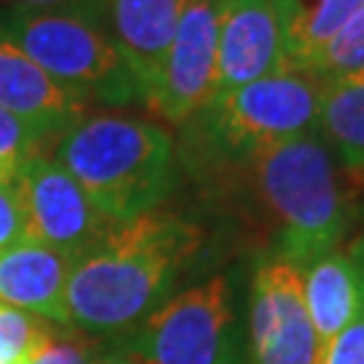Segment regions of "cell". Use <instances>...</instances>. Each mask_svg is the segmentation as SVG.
Returning <instances> with one entry per match:
<instances>
[{"label": "cell", "mask_w": 364, "mask_h": 364, "mask_svg": "<svg viewBox=\"0 0 364 364\" xmlns=\"http://www.w3.org/2000/svg\"><path fill=\"white\" fill-rule=\"evenodd\" d=\"M200 243L203 232L192 221L159 208L114 224V230L70 267L68 326L97 338L132 332L170 299Z\"/></svg>", "instance_id": "cell-1"}, {"label": "cell", "mask_w": 364, "mask_h": 364, "mask_svg": "<svg viewBox=\"0 0 364 364\" xmlns=\"http://www.w3.org/2000/svg\"><path fill=\"white\" fill-rule=\"evenodd\" d=\"M326 84L302 68L284 65L246 87L210 97L181 127L176 156L189 173L246 170L291 138L316 132Z\"/></svg>", "instance_id": "cell-2"}, {"label": "cell", "mask_w": 364, "mask_h": 364, "mask_svg": "<svg viewBox=\"0 0 364 364\" xmlns=\"http://www.w3.org/2000/svg\"><path fill=\"white\" fill-rule=\"evenodd\" d=\"M54 159L114 224L156 210L178 183L173 135L124 114L81 117L54 141Z\"/></svg>", "instance_id": "cell-3"}, {"label": "cell", "mask_w": 364, "mask_h": 364, "mask_svg": "<svg viewBox=\"0 0 364 364\" xmlns=\"http://www.w3.org/2000/svg\"><path fill=\"white\" fill-rule=\"evenodd\" d=\"M246 170L275 224L281 259L305 270L338 248L348 227V197L335 156L316 132L264 151Z\"/></svg>", "instance_id": "cell-4"}, {"label": "cell", "mask_w": 364, "mask_h": 364, "mask_svg": "<svg viewBox=\"0 0 364 364\" xmlns=\"http://www.w3.org/2000/svg\"><path fill=\"white\" fill-rule=\"evenodd\" d=\"M0 36L81 103H144L138 78L105 27L100 0H70L60 9L14 6L0 16Z\"/></svg>", "instance_id": "cell-5"}, {"label": "cell", "mask_w": 364, "mask_h": 364, "mask_svg": "<svg viewBox=\"0 0 364 364\" xmlns=\"http://www.w3.org/2000/svg\"><path fill=\"white\" fill-rule=\"evenodd\" d=\"M119 351L138 364H240V335L227 278L213 275L165 299L119 338Z\"/></svg>", "instance_id": "cell-6"}, {"label": "cell", "mask_w": 364, "mask_h": 364, "mask_svg": "<svg viewBox=\"0 0 364 364\" xmlns=\"http://www.w3.org/2000/svg\"><path fill=\"white\" fill-rule=\"evenodd\" d=\"M14 189L22 203L27 240L78 262L114 230L87 192L54 156L36 154L19 170Z\"/></svg>", "instance_id": "cell-7"}, {"label": "cell", "mask_w": 364, "mask_h": 364, "mask_svg": "<svg viewBox=\"0 0 364 364\" xmlns=\"http://www.w3.org/2000/svg\"><path fill=\"white\" fill-rule=\"evenodd\" d=\"M232 0H183L162 76L146 105L168 124H183L216 95L219 36Z\"/></svg>", "instance_id": "cell-8"}, {"label": "cell", "mask_w": 364, "mask_h": 364, "mask_svg": "<svg viewBox=\"0 0 364 364\" xmlns=\"http://www.w3.org/2000/svg\"><path fill=\"white\" fill-rule=\"evenodd\" d=\"M318 351L302 270L281 257L262 262L248 297V364H316Z\"/></svg>", "instance_id": "cell-9"}, {"label": "cell", "mask_w": 364, "mask_h": 364, "mask_svg": "<svg viewBox=\"0 0 364 364\" xmlns=\"http://www.w3.org/2000/svg\"><path fill=\"white\" fill-rule=\"evenodd\" d=\"M284 63L287 0H232L221 22L216 95L270 76Z\"/></svg>", "instance_id": "cell-10"}, {"label": "cell", "mask_w": 364, "mask_h": 364, "mask_svg": "<svg viewBox=\"0 0 364 364\" xmlns=\"http://www.w3.org/2000/svg\"><path fill=\"white\" fill-rule=\"evenodd\" d=\"M0 108L27 122L46 141H57L84 117L87 103L57 84L16 43L0 36Z\"/></svg>", "instance_id": "cell-11"}, {"label": "cell", "mask_w": 364, "mask_h": 364, "mask_svg": "<svg viewBox=\"0 0 364 364\" xmlns=\"http://www.w3.org/2000/svg\"><path fill=\"white\" fill-rule=\"evenodd\" d=\"M183 0H100L105 27L135 73L144 103L154 95Z\"/></svg>", "instance_id": "cell-12"}, {"label": "cell", "mask_w": 364, "mask_h": 364, "mask_svg": "<svg viewBox=\"0 0 364 364\" xmlns=\"http://www.w3.org/2000/svg\"><path fill=\"white\" fill-rule=\"evenodd\" d=\"M73 262L52 248L25 240L0 251V302L52 324L68 326L65 289Z\"/></svg>", "instance_id": "cell-13"}, {"label": "cell", "mask_w": 364, "mask_h": 364, "mask_svg": "<svg viewBox=\"0 0 364 364\" xmlns=\"http://www.w3.org/2000/svg\"><path fill=\"white\" fill-rule=\"evenodd\" d=\"M302 289L318 343L326 346L351 321L362 299V267L353 248H335L311 262L302 273Z\"/></svg>", "instance_id": "cell-14"}, {"label": "cell", "mask_w": 364, "mask_h": 364, "mask_svg": "<svg viewBox=\"0 0 364 364\" xmlns=\"http://www.w3.org/2000/svg\"><path fill=\"white\" fill-rule=\"evenodd\" d=\"M316 135L348 170H364V70L326 84Z\"/></svg>", "instance_id": "cell-15"}, {"label": "cell", "mask_w": 364, "mask_h": 364, "mask_svg": "<svg viewBox=\"0 0 364 364\" xmlns=\"http://www.w3.org/2000/svg\"><path fill=\"white\" fill-rule=\"evenodd\" d=\"M364 0H287V63L305 68Z\"/></svg>", "instance_id": "cell-16"}, {"label": "cell", "mask_w": 364, "mask_h": 364, "mask_svg": "<svg viewBox=\"0 0 364 364\" xmlns=\"http://www.w3.org/2000/svg\"><path fill=\"white\" fill-rule=\"evenodd\" d=\"M321 78L324 84H332L338 78L353 76L364 70V9L353 14L346 25L340 27L326 46L302 68Z\"/></svg>", "instance_id": "cell-17"}, {"label": "cell", "mask_w": 364, "mask_h": 364, "mask_svg": "<svg viewBox=\"0 0 364 364\" xmlns=\"http://www.w3.org/2000/svg\"><path fill=\"white\" fill-rule=\"evenodd\" d=\"M52 332V321L0 302V364H27Z\"/></svg>", "instance_id": "cell-18"}, {"label": "cell", "mask_w": 364, "mask_h": 364, "mask_svg": "<svg viewBox=\"0 0 364 364\" xmlns=\"http://www.w3.org/2000/svg\"><path fill=\"white\" fill-rule=\"evenodd\" d=\"M46 138L38 135L27 122L0 108V181L14 183L27 159L41 154Z\"/></svg>", "instance_id": "cell-19"}, {"label": "cell", "mask_w": 364, "mask_h": 364, "mask_svg": "<svg viewBox=\"0 0 364 364\" xmlns=\"http://www.w3.org/2000/svg\"><path fill=\"white\" fill-rule=\"evenodd\" d=\"M351 248L362 267V299L353 318L343 326V332L321 346L316 364H364V235L359 240H353Z\"/></svg>", "instance_id": "cell-20"}, {"label": "cell", "mask_w": 364, "mask_h": 364, "mask_svg": "<svg viewBox=\"0 0 364 364\" xmlns=\"http://www.w3.org/2000/svg\"><path fill=\"white\" fill-rule=\"evenodd\" d=\"M27 364H92V348L81 335H63L54 329L46 346Z\"/></svg>", "instance_id": "cell-21"}, {"label": "cell", "mask_w": 364, "mask_h": 364, "mask_svg": "<svg viewBox=\"0 0 364 364\" xmlns=\"http://www.w3.org/2000/svg\"><path fill=\"white\" fill-rule=\"evenodd\" d=\"M27 240V224L22 213V203L14 183L0 181V251L19 246Z\"/></svg>", "instance_id": "cell-22"}, {"label": "cell", "mask_w": 364, "mask_h": 364, "mask_svg": "<svg viewBox=\"0 0 364 364\" xmlns=\"http://www.w3.org/2000/svg\"><path fill=\"white\" fill-rule=\"evenodd\" d=\"M92 364H138V362H135V359H130L127 353L111 351V353H103V356H97V359H92Z\"/></svg>", "instance_id": "cell-23"}, {"label": "cell", "mask_w": 364, "mask_h": 364, "mask_svg": "<svg viewBox=\"0 0 364 364\" xmlns=\"http://www.w3.org/2000/svg\"><path fill=\"white\" fill-rule=\"evenodd\" d=\"M16 3L25 6V9H60L70 0H16Z\"/></svg>", "instance_id": "cell-24"}]
</instances>
